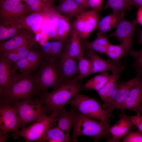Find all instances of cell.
Returning <instances> with one entry per match:
<instances>
[{
  "label": "cell",
  "instance_id": "obj_1",
  "mask_svg": "<svg viewBox=\"0 0 142 142\" xmlns=\"http://www.w3.org/2000/svg\"><path fill=\"white\" fill-rule=\"evenodd\" d=\"M79 80L77 75L75 76L51 92L41 93L40 100L50 111L62 110L76 94L84 89Z\"/></svg>",
  "mask_w": 142,
  "mask_h": 142
},
{
  "label": "cell",
  "instance_id": "obj_2",
  "mask_svg": "<svg viewBox=\"0 0 142 142\" xmlns=\"http://www.w3.org/2000/svg\"><path fill=\"white\" fill-rule=\"evenodd\" d=\"M72 125L73 132L70 137L71 141H78L77 138L81 136L93 137L95 142L98 141L103 138L107 140L112 137L109 131L111 127L108 121L95 120L78 111L74 119Z\"/></svg>",
  "mask_w": 142,
  "mask_h": 142
},
{
  "label": "cell",
  "instance_id": "obj_3",
  "mask_svg": "<svg viewBox=\"0 0 142 142\" xmlns=\"http://www.w3.org/2000/svg\"><path fill=\"white\" fill-rule=\"evenodd\" d=\"M38 94L34 75H24L16 72L10 77L2 96L11 103L18 100H32Z\"/></svg>",
  "mask_w": 142,
  "mask_h": 142
},
{
  "label": "cell",
  "instance_id": "obj_4",
  "mask_svg": "<svg viewBox=\"0 0 142 142\" xmlns=\"http://www.w3.org/2000/svg\"><path fill=\"white\" fill-rule=\"evenodd\" d=\"M59 59L44 60L38 72L34 75L38 94L48 91L50 88L55 90L66 82L60 69Z\"/></svg>",
  "mask_w": 142,
  "mask_h": 142
},
{
  "label": "cell",
  "instance_id": "obj_5",
  "mask_svg": "<svg viewBox=\"0 0 142 142\" xmlns=\"http://www.w3.org/2000/svg\"><path fill=\"white\" fill-rule=\"evenodd\" d=\"M11 104L16 110L19 128H24L28 124L40 120L50 111L38 98L16 101Z\"/></svg>",
  "mask_w": 142,
  "mask_h": 142
},
{
  "label": "cell",
  "instance_id": "obj_6",
  "mask_svg": "<svg viewBox=\"0 0 142 142\" xmlns=\"http://www.w3.org/2000/svg\"><path fill=\"white\" fill-rule=\"evenodd\" d=\"M61 110L52 111L49 115L45 116L36 121L26 128L22 129L10 134L15 140L20 137H23L25 142H37L43 136L51 124L60 113Z\"/></svg>",
  "mask_w": 142,
  "mask_h": 142
},
{
  "label": "cell",
  "instance_id": "obj_7",
  "mask_svg": "<svg viewBox=\"0 0 142 142\" xmlns=\"http://www.w3.org/2000/svg\"><path fill=\"white\" fill-rule=\"evenodd\" d=\"M82 114L99 121L107 122L109 116L99 103L94 99L78 93L68 103Z\"/></svg>",
  "mask_w": 142,
  "mask_h": 142
},
{
  "label": "cell",
  "instance_id": "obj_8",
  "mask_svg": "<svg viewBox=\"0 0 142 142\" xmlns=\"http://www.w3.org/2000/svg\"><path fill=\"white\" fill-rule=\"evenodd\" d=\"M101 17L97 11L87 10L76 17L71 26V29L76 32L80 39L88 38L96 29Z\"/></svg>",
  "mask_w": 142,
  "mask_h": 142
},
{
  "label": "cell",
  "instance_id": "obj_9",
  "mask_svg": "<svg viewBox=\"0 0 142 142\" xmlns=\"http://www.w3.org/2000/svg\"><path fill=\"white\" fill-rule=\"evenodd\" d=\"M140 79L136 76L128 81L117 82L114 90L106 107L104 110L109 116V114L124 101L131 90L139 83Z\"/></svg>",
  "mask_w": 142,
  "mask_h": 142
},
{
  "label": "cell",
  "instance_id": "obj_10",
  "mask_svg": "<svg viewBox=\"0 0 142 142\" xmlns=\"http://www.w3.org/2000/svg\"><path fill=\"white\" fill-rule=\"evenodd\" d=\"M138 23L136 19L129 20L123 17L118 24L116 30L108 36L114 37L119 41L120 45L124 48L126 59L128 53L131 50L132 41L135 27Z\"/></svg>",
  "mask_w": 142,
  "mask_h": 142
},
{
  "label": "cell",
  "instance_id": "obj_11",
  "mask_svg": "<svg viewBox=\"0 0 142 142\" xmlns=\"http://www.w3.org/2000/svg\"><path fill=\"white\" fill-rule=\"evenodd\" d=\"M0 131L4 133L17 130L18 119L16 110L11 103L3 98H0Z\"/></svg>",
  "mask_w": 142,
  "mask_h": 142
},
{
  "label": "cell",
  "instance_id": "obj_12",
  "mask_svg": "<svg viewBox=\"0 0 142 142\" xmlns=\"http://www.w3.org/2000/svg\"><path fill=\"white\" fill-rule=\"evenodd\" d=\"M31 13L26 4L21 2L0 0V20L7 18H19Z\"/></svg>",
  "mask_w": 142,
  "mask_h": 142
},
{
  "label": "cell",
  "instance_id": "obj_13",
  "mask_svg": "<svg viewBox=\"0 0 142 142\" xmlns=\"http://www.w3.org/2000/svg\"><path fill=\"white\" fill-rule=\"evenodd\" d=\"M86 50V54L89 58L92 64L91 74L108 70L112 73L116 72L120 74L125 69V64L120 67L116 66L100 57L94 51L91 50Z\"/></svg>",
  "mask_w": 142,
  "mask_h": 142
},
{
  "label": "cell",
  "instance_id": "obj_14",
  "mask_svg": "<svg viewBox=\"0 0 142 142\" xmlns=\"http://www.w3.org/2000/svg\"><path fill=\"white\" fill-rule=\"evenodd\" d=\"M32 32L23 28L17 35L6 41L0 42V54L14 50L28 43H36Z\"/></svg>",
  "mask_w": 142,
  "mask_h": 142
},
{
  "label": "cell",
  "instance_id": "obj_15",
  "mask_svg": "<svg viewBox=\"0 0 142 142\" xmlns=\"http://www.w3.org/2000/svg\"><path fill=\"white\" fill-rule=\"evenodd\" d=\"M121 110V113L118 116L119 120L109 129L112 137L106 142H120L121 139L124 137L133 125L129 116L125 113L124 110Z\"/></svg>",
  "mask_w": 142,
  "mask_h": 142
},
{
  "label": "cell",
  "instance_id": "obj_16",
  "mask_svg": "<svg viewBox=\"0 0 142 142\" xmlns=\"http://www.w3.org/2000/svg\"><path fill=\"white\" fill-rule=\"evenodd\" d=\"M142 105V79L131 90L124 101L118 108L120 110H128L138 115Z\"/></svg>",
  "mask_w": 142,
  "mask_h": 142
},
{
  "label": "cell",
  "instance_id": "obj_17",
  "mask_svg": "<svg viewBox=\"0 0 142 142\" xmlns=\"http://www.w3.org/2000/svg\"><path fill=\"white\" fill-rule=\"evenodd\" d=\"M18 18H7L0 20V42L19 34L23 28Z\"/></svg>",
  "mask_w": 142,
  "mask_h": 142
},
{
  "label": "cell",
  "instance_id": "obj_18",
  "mask_svg": "<svg viewBox=\"0 0 142 142\" xmlns=\"http://www.w3.org/2000/svg\"><path fill=\"white\" fill-rule=\"evenodd\" d=\"M78 111L75 107L72 105L71 109L69 111L63 108L60 115L55 119V125L64 133L70 135L74 119Z\"/></svg>",
  "mask_w": 142,
  "mask_h": 142
},
{
  "label": "cell",
  "instance_id": "obj_19",
  "mask_svg": "<svg viewBox=\"0 0 142 142\" xmlns=\"http://www.w3.org/2000/svg\"><path fill=\"white\" fill-rule=\"evenodd\" d=\"M54 14L38 12L32 13L23 17L18 18L17 21L23 28L29 31L33 26L42 24L45 21L51 20Z\"/></svg>",
  "mask_w": 142,
  "mask_h": 142
},
{
  "label": "cell",
  "instance_id": "obj_20",
  "mask_svg": "<svg viewBox=\"0 0 142 142\" xmlns=\"http://www.w3.org/2000/svg\"><path fill=\"white\" fill-rule=\"evenodd\" d=\"M63 51L74 59L84 55L80 38L76 32L71 29L66 40Z\"/></svg>",
  "mask_w": 142,
  "mask_h": 142
},
{
  "label": "cell",
  "instance_id": "obj_21",
  "mask_svg": "<svg viewBox=\"0 0 142 142\" xmlns=\"http://www.w3.org/2000/svg\"><path fill=\"white\" fill-rule=\"evenodd\" d=\"M15 63L0 56V96L1 97L9 79L16 72Z\"/></svg>",
  "mask_w": 142,
  "mask_h": 142
},
{
  "label": "cell",
  "instance_id": "obj_22",
  "mask_svg": "<svg viewBox=\"0 0 142 142\" xmlns=\"http://www.w3.org/2000/svg\"><path fill=\"white\" fill-rule=\"evenodd\" d=\"M124 17L119 11H113L112 12L99 21L95 30L98 33L105 34L110 29L116 28L119 23Z\"/></svg>",
  "mask_w": 142,
  "mask_h": 142
},
{
  "label": "cell",
  "instance_id": "obj_23",
  "mask_svg": "<svg viewBox=\"0 0 142 142\" xmlns=\"http://www.w3.org/2000/svg\"><path fill=\"white\" fill-rule=\"evenodd\" d=\"M75 59L63 51L59 59L60 68L66 81L72 78L77 73L78 65Z\"/></svg>",
  "mask_w": 142,
  "mask_h": 142
},
{
  "label": "cell",
  "instance_id": "obj_24",
  "mask_svg": "<svg viewBox=\"0 0 142 142\" xmlns=\"http://www.w3.org/2000/svg\"><path fill=\"white\" fill-rule=\"evenodd\" d=\"M56 9L58 12L63 13L69 18L76 17L87 10L74 0H60Z\"/></svg>",
  "mask_w": 142,
  "mask_h": 142
},
{
  "label": "cell",
  "instance_id": "obj_25",
  "mask_svg": "<svg viewBox=\"0 0 142 142\" xmlns=\"http://www.w3.org/2000/svg\"><path fill=\"white\" fill-rule=\"evenodd\" d=\"M51 19L54 20V26L60 40H66L69 36L71 30L69 18L57 12Z\"/></svg>",
  "mask_w": 142,
  "mask_h": 142
},
{
  "label": "cell",
  "instance_id": "obj_26",
  "mask_svg": "<svg viewBox=\"0 0 142 142\" xmlns=\"http://www.w3.org/2000/svg\"><path fill=\"white\" fill-rule=\"evenodd\" d=\"M119 74L116 72L112 73L106 84L102 88L97 91L103 102V107L104 109L106 107L109 102L116 84L119 79Z\"/></svg>",
  "mask_w": 142,
  "mask_h": 142
},
{
  "label": "cell",
  "instance_id": "obj_27",
  "mask_svg": "<svg viewBox=\"0 0 142 142\" xmlns=\"http://www.w3.org/2000/svg\"><path fill=\"white\" fill-rule=\"evenodd\" d=\"M54 121L50 125L42 137L37 142L46 141L51 139L58 142L71 141L70 135L64 133L56 126Z\"/></svg>",
  "mask_w": 142,
  "mask_h": 142
},
{
  "label": "cell",
  "instance_id": "obj_28",
  "mask_svg": "<svg viewBox=\"0 0 142 142\" xmlns=\"http://www.w3.org/2000/svg\"><path fill=\"white\" fill-rule=\"evenodd\" d=\"M96 38L93 41H85L82 45L83 50H91L100 53H105L107 48L110 44L108 40V37L105 34L97 33Z\"/></svg>",
  "mask_w": 142,
  "mask_h": 142
},
{
  "label": "cell",
  "instance_id": "obj_29",
  "mask_svg": "<svg viewBox=\"0 0 142 142\" xmlns=\"http://www.w3.org/2000/svg\"><path fill=\"white\" fill-rule=\"evenodd\" d=\"M108 57V61L117 66H121L120 59L125 57L124 49L120 44L113 45L110 43L108 45L105 53Z\"/></svg>",
  "mask_w": 142,
  "mask_h": 142
},
{
  "label": "cell",
  "instance_id": "obj_30",
  "mask_svg": "<svg viewBox=\"0 0 142 142\" xmlns=\"http://www.w3.org/2000/svg\"><path fill=\"white\" fill-rule=\"evenodd\" d=\"M110 76L107 71L102 72L89 80L83 86V88L84 89H93L97 91L105 85Z\"/></svg>",
  "mask_w": 142,
  "mask_h": 142
},
{
  "label": "cell",
  "instance_id": "obj_31",
  "mask_svg": "<svg viewBox=\"0 0 142 142\" xmlns=\"http://www.w3.org/2000/svg\"><path fill=\"white\" fill-rule=\"evenodd\" d=\"M24 2L31 13L38 12L54 14L57 12L56 9L48 7L41 0H25Z\"/></svg>",
  "mask_w": 142,
  "mask_h": 142
},
{
  "label": "cell",
  "instance_id": "obj_32",
  "mask_svg": "<svg viewBox=\"0 0 142 142\" xmlns=\"http://www.w3.org/2000/svg\"><path fill=\"white\" fill-rule=\"evenodd\" d=\"M77 59L78 63L77 75L79 80H81L91 75L92 64L90 59H86L84 55L79 57Z\"/></svg>",
  "mask_w": 142,
  "mask_h": 142
},
{
  "label": "cell",
  "instance_id": "obj_33",
  "mask_svg": "<svg viewBox=\"0 0 142 142\" xmlns=\"http://www.w3.org/2000/svg\"><path fill=\"white\" fill-rule=\"evenodd\" d=\"M36 47L31 50L26 58L34 71L40 67L44 60L39 48Z\"/></svg>",
  "mask_w": 142,
  "mask_h": 142
},
{
  "label": "cell",
  "instance_id": "obj_34",
  "mask_svg": "<svg viewBox=\"0 0 142 142\" xmlns=\"http://www.w3.org/2000/svg\"><path fill=\"white\" fill-rule=\"evenodd\" d=\"M105 7L119 11L123 16L127 10L130 9L128 0H107Z\"/></svg>",
  "mask_w": 142,
  "mask_h": 142
},
{
  "label": "cell",
  "instance_id": "obj_35",
  "mask_svg": "<svg viewBox=\"0 0 142 142\" xmlns=\"http://www.w3.org/2000/svg\"><path fill=\"white\" fill-rule=\"evenodd\" d=\"M66 40L51 41L50 42V57L49 59L57 60L61 56Z\"/></svg>",
  "mask_w": 142,
  "mask_h": 142
},
{
  "label": "cell",
  "instance_id": "obj_36",
  "mask_svg": "<svg viewBox=\"0 0 142 142\" xmlns=\"http://www.w3.org/2000/svg\"><path fill=\"white\" fill-rule=\"evenodd\" d=\"M130 55L134 60V67L136 70V76L142 79V48L139 51L131 50Z\"/></svg>",
  "mask_w": 142,
  "mask_h": 142
},
{
  "label": "cell",
  "instance_id": "obj_37",
  "mask_svg": "<svg viewBox=\"0 0 142 142\" xmlns=\"http://www.w3.org/2000/svg\"><path fill=\"white\" fill-rule=\"evenodd\" d=\"M32 48L20 53L13 51L5 52L0 54V56L9 61L15 63L19 60L26 58Z\"/></svg>",
  "mask_w": 142,
  "mask_h": 142
},
{
  "label": "cell",
  "instance_id": "obj_38",
  "mask_svg": "<svg viewBox=\"0 0 142 142\" xmlns=\"http://www.w3.org/2000/svg\"><path fill=\"white\" fill-rule=\"evenodd\" d=\"M17 70L20 73L24 75H30L34 71L33 69L26 58L21 59L15 63Z\"/></svg>",
  "mask_w": 142,
  "mask_h": 142
},
{
  "label": "cell",
  "instance_id": "obj_39",
  "mask_svg": "<svg viewBox=\"0 0 142 142\" xmlns=\"http://www.w3.org/2000/svg\"><path fill=\"white\" fill-rule=\"evenodd\" d=\"M122 142H142V133L137 130L129 131L122 140Z\"/></svg>",
  "mask_w": 142,
  "mask_h": 142
},
{
  "label": "cell",
  "instance_id": "obj_40",
  "mask_svg": "<svg viewBox=\"0 0 142 142\" xmlns=\"http://www.w3.org/2000/svg\"><path fill=\"white\" fill-rule=\"evenodd\" d=\"M133 125L138 128V131L142 133V115H136L129 116Z\"/></svg>",
  "mask_w": 142,
  "mask_h": 142
},
{
  "label": "cell",
  "instance_id": "obj_41",
  "mask_svg": "<svg viewBox=\"0 0 142 142\" xmlns=\"http://www.w3.org/2000/svg\"><path fill=\"white\" fill-rule=\"evenodd\" d=\"M88 6L98 11L103 9L102 0H88Z\"/></svg>",
  "mask_w": 142,
  "mask_h": 142
},
{
  "label": "cell",
  "instance_id": "obj_42",
  "mask_svg": "<svg viewBox=\"0 0 142 142\" xmlns=\"http://www.w3.org/2000/svg\"><path fill=\"white\" fill-rule=\"evenodd\" d=\"M46 33L48 39L52 41L60 40L58 36L56 28L54 26L49 29Z\"/></svg>",
  "mask_w": 142,
  "mask_h": 142
},
{
  "label": "cell",
  "instance_id": "obj_43",
  "mask_svg": "<svg viewBox=\"0 0 142 142\" xmlns=\"http://www.w3.org/2000/svg\"><path fill=\"white\" fill-rule=\"evenodd\" d=\"M130 6H135L138 8L142 7V0H128Z\"/></svg>",
  "mask_w": 142,
  "mask_h": 142
},
{
  "label": "cell",
  "instance_id": "obj_44",
  "mask_svg": "<svg viewBox=\"0 0 142 142\" xmlns=\"http://www.w3.org/2000/svg\"><path fill=\"white\" fill-rule=\"evenodd\" d=\"M138 23L142 26V7L139 8L136 19Z\"/></svg>",
  "mask_w": 142,
  "mask_h": 142
},
{
  "label": "cell",
  "instance_id": "obj_45",
  "mask_svg": "<svg viewBox=\"0 0 142 142\" xmlns=\"http://www.w3.org/2000/svg\"><path fill=\"white\" fill-rule=\"evenodd\" d=\"M74 0L84 8L87 10L89 7L88 4V0Z\"/></svg>",
  "mask_w": 142,
  "mask_h": 142
},
{
  "label": "cell",
  "instance_id": "obj_46",
  "mask_svg": "<svg viewBox=\"0 0 142 142\" xmlns=\"http://www.w3.org/2000/svg\"><path fill=\"white\" fill-rule=\"evenodd\" d=\"M11 136L10 135H9L7 133H4L0 131V142H5Z\"/></svg>",
  "mask_w": 142,
  "mask_h": 142
},
{
  "label": "cell",
  "instance_id": "obj_47",
  "mask_svg": "<svg viewBox=\"0 0 142 142\" xmlns=\"http://www.w3.org/2000/svg\"><path fill=\"white\" fill-rule=\"evenodd\" d=\"M48 7L55 8L54 6V0H41Z\"/></svg>",
  "mask_w": 142,
  "mask_h": 142
},
{
  "label": "cell",
  "instance_id": "obj_48",
  "mask_svg": "<svg viewBox=\"0 0 142 142\" xmlns=\"http://www.w3.org/2000/svg\"><path fill=\"white\" fill-rule=\"evenodd\" d=\"M138 43L142 45V31L140 33L138 40Z\"/></svg>",
  "mask_w": 142,
  "mask_h": 142
},
{
  "label": "cell",
  "instance_id": "obj_49",
  "mask_svg": "<svg viewBox=\"0 0 142 142\" xmlns=\"http://www.w3.org/2000/svg\"><path fill=\"white\" fill-rule=\"evenodd\" d=\"M142 113V105L139 109L138 114L137 115H141Z\"/></svg>",
  "mask_w": 142,
  "mask_h": 142
},
{
  "label": "cell",
  "instance_id": "obj_50",
  "mask_svg": "<svg viewBox=\"0 0 142 142\" xmlns=\"http://www.w3.org/2000/svg\"><path fill=\"white\" fill-rule=\"evenodd\" d=\"M11 1L17 2H21L22 1H24L25 0H9Z\"/></svg>",
  "mask_w": 142,
  "mask_h": 142
}]
</instances>
